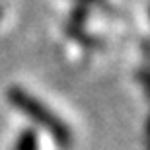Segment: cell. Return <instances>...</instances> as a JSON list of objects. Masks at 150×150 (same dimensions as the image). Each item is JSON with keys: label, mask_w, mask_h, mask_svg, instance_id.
I'll list each match as a JSON object with an SVG mask.
<instances>
[{"label": "cell", "mask_w": 150, "mask_h": 150, "mask_svg": "<svg viewBox=\"0 0 150 150\" xmlns=\"http://www.w3.org/2000/svg\"><path fill=\"white\" fill-rule=\"evenodd\" d=\"M6 96H8V101H10L12 107H16L18 111H22L23 115H28L33 123H37V125H41L43 129H47L49 134L53 137V140H55L59 146L68 148V146L74 142L72 131L68 129V125L62 121L59 115H55V113L51 111L43 101H39L35 96H31L29 92L22 90L20 86L10 88Z\"/></svg>", "instance_id": "1"}, {"label": "cell", "mask_w": 150, "mask_h": 150, "mask_svg": "<svg viewBox=\"0 0 150 150\" xmlns=\"http://www.w3.org/2000/svg\"><path fill=\"white\" fill-rule=\"evenodd\" d=\"M14 150H39V139L33 129H25L20 133Z\"/></svg>", "instance_id": "2"}, {"label": "cell", "mask_w": 150, "mask_h": 150, "mask_svg": "<svg viewBox=\"0 0 150 150\" xmlns=\"http://www.w3.org/2000/svg\"><path fill=\"white\" fill-rule=\"evenodd\" d=\"M82 2H88V4H98V6H107L105 0H82Z\"/></svg>", "instance_id": "3"}, {"label": "cell", "mask_w": 150, "mask_h": 150, "mask_svg": "<svg viewBox=\"0 0 150 150\" xmlns=\"http://www.w3.org/2000/svg\"><path fill=\"white\" fill-rule=\"evenodd\" d=\"M0 16H2V12H0Z\"/></svg>", "instance_id": "4"}]
</instances>
